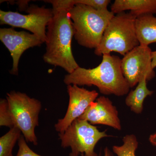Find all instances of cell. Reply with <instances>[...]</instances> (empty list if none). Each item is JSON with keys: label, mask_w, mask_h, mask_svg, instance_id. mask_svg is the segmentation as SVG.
Instances as JSON below:
<instances>
[{"label": "cell", "mask_w": 156, "mask_h": 156, "mask_svg": "<svg viewBox=\"0 0 156 156\" xmlns=\"http://www.w3.org/2000/svg\"><path fill=\"white\" fill-rule=\"evenodd\" d=\"M149 140L152 145L156 146V133L151 135Z\"/></svg>", "instance_id": "22"}, {"label": "cell", "mask_w": 156, "mask_h": 156, "mask_svg": "<svg viewBox=\"0 0 156 156\" xmlns=\"http://www.w3.org/2000/svg\"><path fill=\"white\" fill-rule=\"evenodd\" d=\"M62 147H70L69 156H98L94 149L104 137L111 136L106 131H100L86 120L77 119L63 133L58 134Z\"/></svg>", "instance_id": "6"}, {"label": "cell", "mask_w": 156, "mask_h": 156, "mask_svg": "<svg viewBox=\"0 0 156 156\" xmlns=\"http://www.w3.org/2000/svg\"><path fill=\"white\" fill-rule=\"evenodd\" d=\"M147 79L144 78L137 84L136 89L131 90L126 97V103L131 111L137 114L141 113L143 109L144 101L146 98L152 95L153 92L147 87Z\"/></svg>", "instance_id": "14"}, {"label": "cell", "mask_w": 156, "mask_h": 156, "mask_svg": "<svg viewBox=\"0 0 156 156\" xmlns=\"http://www.w3.org/2000/svg\"><path fill=\"white\" fill-rule=\"evenodd\" d=\"M21 134L19 128L14 127L0 137V156H13L12 151Z\"/></svg>", "instance_id": "15"}, {"label": "cell", "mask_w": 156, "mask_h": 156, "mask_svg": "<svg viewBox=\"0 0 156 156\" xmlns=\"http://www.w3.org/2000/svg\"><path fill=\"white\" fill-rule=\"evenodd\" d=\"M118 115L111 101L103 96L92 102L78 119L86 120L92 125H105L120 131L122 126Z\"/></svg>", "instance_id": "11"}, {"label": "cell", "mask_w": 156, "mask_h": 156, "mask_svg": "<svg viewBox=\"0 0 156 156\" xmlns=\"http://www.w3.org/2000/svg\"><path fill=\"white\" fill-rule=\"evenodd\" d=\"M121 61L119 56L104 54L97 67L88 69L80 66L65 76L63 81L67 86H94L104 95L123 96L128 94L130 87L123 75Z\"/></svg>", "instance_id": "2"}, {"label": "cell", "mask_w": 156, "mask_h": 156, "mask_svg": "<svg viewBox=\"0 0 156 156\" xmlns=\"http://www.w3.org/2000/svg\"><path fill=\"white\" fill-rule=\"evenodd\" d=\"M136 36L140 45L149 46L156 42V17L153 14H144L136 18Z\"/></svg>", "instance_id": "13"}, {"label": "cell", "mask_w": 156, "mask_h": 156, "mask_svg": "<svg viewBox=\"0 0 156 156\" xmlns=\"http://www.w3.org/2000/svg\"><path fill=\"white\" fill-rule=\"evenodd\" d=\"M122 146H114L112 150L118 156H136L135 151L137 148L138 143L134 134H128L123 138Z\"/></svg>", "instance_id": "16"}, {"label": "cell", "mask_w": 156, "mask_h": 156, "mask_svg": "<svg viewBox=\"0 0 156 156\" xmlns=\"http://www.w3.org/2000/svg\"><path fill=\"white\" fill-rule=\"evenodd\" d=\"M53 6V16L47 26L46 52L43 59L46 63L62 68L68 74L80 67L72 50L74 32L69 16L75 5L73 0L44 1Z\"/></svg>", "instance_id": "1"}, {"label": "cell", "mask_w": 156, "mask_h": 156, "mask_svg": "<svg viewBox=\"0 0 156 156\" xmlns=\"http://www.w3.org/2000/svg\"><path fill=\"white\" fill-rule=\"evenodd\" d=\"M0 40L11 53L13 59L10 72L17 75L20 59L23 53L29 48L40 46L43 42L38 37L25 31H17L13 28H1Z\"/></svg>", "instance_id": "10"}, {"label": "cell", "mask_w": 156, "mask_h": 156, "mask_svg": "<svg viewBox=\"0 0 156 156\" xmlns=\"http://www.w3.org/2000/svg\"><path fill=\"white\" fill-rule=\"evenodd\" d=\"M26 11L28 14L0 10V24L30 31L38 37L43 43H45L47 39L46 27L53 17V9L32 5Z\"/></svg>", "instance_id": "7"}, {"label": "cell", "mask_w": 156, "mask_h": 156, "mask_svg": "<svg viewBox=\"0 0 156 156\" xmlns=\"http://www.w3.org/2000/svg\"><path fill=\"white\" fill-rule=\"evenodd\" d=\"M136 17L131 12H122L115 15L105 31L100 44L95 49L98 56L117 52L123 56L139 46L136 36Z\"/></svg>", "instance_id": "4"}, {"label": "cell", "mask_w": 156, "mask_h": 156, "mask_svg": "<svg viewBox=\"0 0 156 156\" xmlns=\"http://www.w3.org/2000/svg\"><path fill=\"white\" fill-rule=\"evenodd\" d=\"M18 152L16 156H43L38 154L29 147L24 136H20L18 141Z\"/></svg>", "instance_id": "19"}, {"label": "cell", "mask_w": 156, "mask_h": 156, "mask_svg": "<svg viewBox=\"0 0 156 156\" xmlns=\"http://www.w3.org/2000/svg\"><path fill=\"white\" fill-rule=\"evenodd\" d=\"M27 1H20L17 2V4L19 6V10L21 11H26L28 8V2Z\"/></svg>", "instance_id": "20"}, {"label": "cell", "mask_w": 156, "mask_h": 156, "mask_svg": "<svg viewBox=\"0 0 156 156\" xmlns=\"http://www.w3.org/2000/svg\"><path fill=\"white\" fill-rule=\"evenodd\" d=\"M82 156H83L81 155ZM98 156H101L99 155ZM104 156H114L113 154L112 153V152L107 147H105L104 149Z\"/></svg>", "instance_id": "23"}, {"label": "cell", "mask_w": 156, "mask_h": 156, "mask_svg": "<svg viewBox=\"0 0 156 156\" xmlns=\"http://www.w3.org/2000/svg\"><path fill=\"white\" fill-rule=\"evenodd\" d=\"M69 103L66 114L58 120L54 127L56 131L62 133L68 128L75 120L81 116L87 108L97 99L98 93L95 90L89 91L77 85L67 86Z\"/></svg>", "instance_id": "9"}, {"label": "cell", "mask_w": 156, "mask_h": 156, "mask_svg": "<svg viewBox=\"0 0 156 156\" xmlns=\"http://www.w3.org/2000/svg\"><path fill=\"white\" fill-rule=\"evenodd\" d=\"M152 66L154 69L156 67V50L152 52Z\"/></svg>", "instance_id": "21"}, {"label": "cell", "mask_w": 156, "mask_h": 156, "mask_svg": "<svg viewBox=\"0 0 156 156\" xmlns=\"http://www.w3.org/2000/svg\"><path fill=\"white\" fill-rule=\"evenodd\" d=\"M69 13L76 41L79 45L89 49L98 47L107 27L115 16L108 10L99 11L79 4L70 9Z\"/></svg>", "instance_id": "3"}, {"label": "cell", "mask_w": 156, "mask_h": 156, "mask_svg": "<svg viewBox=\"0 0 156 156\" xmlns=\"http://www.w3.org/2000/svg\"><path fill=\"white\" fill-rule=\"evenodd\" d=\"M75 5L83 4L90 6L99 11L108 10V6L111 2L110 0H73Z\"/></svg>", "instance_id": "18"}, {"label": "cell", "mask_w": 156, "mask_h": 156, "mask_svg": "<svg viewBox=\"0 0 156 156\" xmlns=\"http://www.w3.org/2000/svg\"><path fill=\"white\" fill-rule=\"evenodd\" d=\"M0 126H6L10 128L14 127L8 100L4 98L1 99L0 101Z\"/></svg>", "instance_id": "17"}, {"label": "cell", "mask_w": 156, "mask_h": 156, "mask_svg": "<svg viewBox=\"0 0 156 156\" xmlns=\"http://www.w3.org/2000/svg\"><path fill=\"white\" fill-rule=\"evenodd\" d=\"M152 51L149 46L139 45L126 53L122 59L123 74L130 88L146 78L151 80L155 76L152 66Z\"/></svg>", "instance_id": "8"}, {"label": "cell", "mask_w": 156, "mask_h": 156, "mask_svg": "<svg viewBox=\"0 0 156 156\" xmlns=\"http://www.w3.org/2000/svg\"><path fill=\"white\" fill-rule=\"evenodd\" d=\"M6 99L14 127L19 128L27 142L37 145L35 128L39 126L41 101L25 93L15 91L7 93Z\"/></svg>", "instance_id": "5"}, {"label": "cell", "mask_w": 156, "mask_h": 156, "mask_svg": "<svg viewBox=\"0 0 156 156\" xmlns=\"http://www.w3.org/2000/svg\"><path fill=\"white\" fill-rule=\"evenodd\" d=\"M111 9L115 14L129 10L136 17L144 14L154 15L156 14V0H115Z\"/></svg>", "instance_id": "12"}]
</instances>
